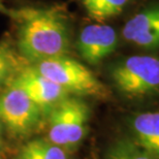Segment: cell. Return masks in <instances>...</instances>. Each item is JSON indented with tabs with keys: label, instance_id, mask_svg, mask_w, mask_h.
<instances>
[{
	"label": "cell",
	"instance_id": "2",
	"mask_svg": "<svg viewBox=\"0 0 159 159\" xmlns=\"http://www.w3.org/2000/svg\"><path fill=\"white\" fill-rule=\"evenodd\" d=\"M116 88L131 99H147L159 95V59L133 55L116 63L111 70Z\"/></svg>",
	"mask_w": 159,
	"mask_h": 159
},
{
	"label": "cell",
	"instance_id": "1",
	"mask_svg": "<svg viewBox=\"0 0 159 159\" xmlns=\"http://www.w3.org/2000/svg\"><path fill=\"white\" fill-rule=\"evenodd\" d=\"M19 20L18 47L30 62L66 56L70 49L67 19L57 9H24Z\"/></svg>",
	"mask_w": 159,
	"mask_h": 159
},
{
	"label": "cell",
	"instance_id": "3",
	"mask_svg": "<svg viewBox=\"0 0 159 159\" xmlns=\"http://www.w3.org/2000/svg\"><path fill=\"white\" fill-rule=\"evenodd\" d=\"M37 70L69 94L106 98L109 91L90 69L66 56L35 63Z\"/></svg>",
	"mask_w": 159,
	"mask_h": 159
},
{
	"label": "cell",
	"instance_id": "7",
	"mask_svg": "<svg viewBox=\"0 0 159 159\" xmlns=\"http://www.w3.org/2000/svg\"><path fill=\"white\" fill-rule=\"evenodd\" d=\"M118 44L115 29L109 25L93 24L85 27L79 34L77 50L89 64H98L114 53Z\"/></svg>",
	"mask_w": 159,
	"mask_h": 159
},
{
	"label": "cell",
	"instance_id": "13",
	"mask_svg": "<svg viewBox=\"0 0 159 159\" xmlns=\"http://www.w3.org/2000/svg\"><path fill=\"white\" fill-rule=\"evenodd\" d=\"M15 69V60L11 51L0 43V87L8 81Z\"/></svg>",
	"mask_w": 159,
	"mask_h": 159
},
{
	"label": "cell",
	"instance_id": "9",
	"mask_svg": "<svg viewBox=\"0 0 159 159\" xmlns=\"http://www.w3.org/2000/svg\"><path fill=\"white\" fill-rule=\"evenodd\" d=\"M132 139L143 149L159 159V112H144L129 120Z\"/></svg>",
	"mask_w": 159,
	"mask_h": 159
},
{
	"label": "cell",
	"instance_id": "12",
	"mask_svg": "<svg viewBox=\"0 0 159 159\" xmlns=\"http://www.w3.org/2000/svg\"><path fill=\"white\" fill-rule=\"evenodd\" d=\"M107 159H157L139 146L133 139H124L116 142L107 151Z\"/></svg>",
	"mask_w": 159,
	"mask_h": 159
},
{
	"label": "cell",
	"instance_id": "10",
	"mask_svg": "<svg viewBox=\"0 0 159 159\" xmlns=\"http://www.w3.org/2000/svg\"><path fill=\"white\" fill-rule=\"evenodd\" d=\"M64 150L52 142L37 139L27 143L17 159H68Z\"/></svg>",
	"mask_w": 159,
	"mask_h": 159
},
{
	"label": "cell",
	"instance_id": "4",
	"mask_svg": "<svg viewBox=\"0 0 159 159\" xmlns=\"http://www.w3.org/2000/svg\"><path fill=\"white\" fill-rule=\"evenodd\" d=\"M88 104L68 96L50 112V141L63 149H74L87 133Z\"/></svg>",
	"mask_w": 159,
	"mask_h": 159
},
{
	"label": "cell",
	"instance_id": "5",
	"mask_svg": "<svg viewBox=\"0 0 159 159\" xmlns=\"http://www.w3.org/2000/svg\"><path fill=\"white\" fill-rule=\"evenodd\" d=\"M41 110L21 89L9 86L0 94V121L15 134L24 135L39 124Z\"/></svg>",
	"mask_w": 159,
	"mask_h": 159
},
{
	"label": "cell",
	"instance_id": "15",
	"mask_svg": "<svg viewBox=\"0 0 159 159\" xmlns=\"http://www.w3.org/2000/svg\"><path fill=\"white\" fill-rule=\"evenodd\" d=\"M2 145V130H1V121H0V148Z\"/></svg>",
	"mask_w": 159,
	"mask_h": 159
},
{
	"label": "cell",
	"instance_id": "11",
	"mask_svg": "<svg viewBox=\"0 0 159 159\" xmlns=\"http://www.w3.org/2000/svg\"><path fill=\"white\" fill-rule=\"evenodd\" d=\"M127 2L128 0H82L88 16L97 22L120 15Z\"/></svg>",
	"mask_w": 159,
	"mask_h": 159
},
{
	"label": "cell",
	"instance_id": "6",
	"mask_svg": "<svg viewBox=\"0 0 159 159\" xmlns=\"http://www.w3.org/2000/svg\"><path fill=\"white\" fill-rule=\"evenodd\" d=\"M11 86L24 91L41 112H51L57 104L70 96L67 91L41 75L35 67L27 68L19 74Z\"/></svg>",
	"mask_w": 159,
	"mask_h": 159
},
{
	"label": "cell",
	"instance_id": "8",
	"mask_svg": "<svg viewBox=\"0 0 159 159\" xmlns=\"http://www.w3.org/2000/svg\"><path fill=\"white\" fill-rule=\"evenodd\" d=\"M122 35L127 41L147 50L159 48V4L143 9L124 25Z\"/></svg>",
	"mask_w": 159,
	"mask_h": 159
},
{
	"label": "cell",
	"instance_id": "14",
	"mask_svg": "<svg viewBox=\"0 0 159 159\" xmlns=\"http://www.w3.org/2000/svg\"><path fill=\"white\" fill-rule=\"evenodd\" d=\"M22 11H12V9L8 8L7 6L4 4V2H3L2 0H0V14L9 16V17L16 18L19 20L21 17V15H22Z\"/></svg>",
	"mask_w": 159,
	"mask_h": 159
}]
</instances>
